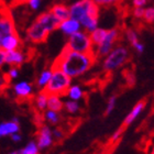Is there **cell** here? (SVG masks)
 Masks as SVG:
<instances>
[{"label":"cell","mask_w":154,"mask_h":154,"mask_svg":"<svg viewBox=\"0 0 154 154\" xmlns=\"http://www.w3.org/2000/svg\"><path fill=\"white\" fill-rule=\"evenodd\" d=\"M96 56L94 53H80L65 48L61 51L56 60L53 62L52 68H57L73 78L83 76L93 67Z\"/></svg>","instance_id":"1"},{"label":"cell","mask_w":154,"mask_h":154,"mask_svg":"<svg viewBox=\"0 0 154 154\" xmlns=\"http://www.w3.org/2000/svg\"><path fill=\"white\" fill-rule=\"evenodd\" d=\"M69 8V18L77 20L86 32L90 33L98 28L100 7L94 0H77Z\"/></svg>","instance_id":"2"},{"label":"cell","mask_w":154,"mask_h":154,"mask_svg":"<svg viewBox=\"0 0 154 154\" xmlns=\"http://www.w3.org/2000/svg\"><path fill=\"white\" fill-rule=\"evenodd\" d=\"M52 68V67H51ZM72 85V78L57 68H52V76L44 90L48 95L63 96Z\"/></svg>","instance_id":"3"},{"label":"cell","mask_w":154,"mask_h":154,"mask_svg":"<svg viewBox=\"0 0 154 154\" xmlns=\"http://www.w3.org/2000/svg\"><path fill=\"white\" fill-rule=\"evenodd\" d=\"M129 50L123 45H117L105 56L103 62V68L106 72L117 71L125 64L129 60Z\"/></svg>","instance_id":"4"},{"label":"cell","mask_w":154,"mask_h":154,"mask_svg":"<svg viewBox=\"0 0 154 154\" xmlns=\"http://www.w3.org/2000/svg\"><path fill=\"white\" fill-rule=\"evenodd\" d=\"M65 48L80 53H94V44L90 40L89 33L84 30H80L68 36Z\"/></svg>","instance_id":"5"},{"label":"cell","mask_w":154,"mask_h":154,"mask_svg":"<svg viewBox=\"0 0 154 154\" xmlns=\"http://www.w3.org/2000/svg\"><path fill=\"white\" fill-rule=\"evenodd\" d=\"M16 33L18 32H17L14 20L11 14L10 8L3 3L0 6V48H1V42L3 38Z\"/></svg>","instance_id":"6"},{"label":"cell","mask_w":154,"mask_h":154,"mask_svg":"<svg viewBox=\"0 0 154 154\" xmlns=\"http://www.w3.org/2000/svg\"><path fill=\"white\" fill-rule=\"evenodd\" d=\"M119 36H120V31L118 29L113 28V29L108 30L105 40L99 45L94 48V54H95L96 58L105 57L116 46V43L119 40Z\"/></svg>","instance_id":"7"},{"label":"cell","mask_w":154,"mask_h":154,"mask_svg":"<svg viewBox=\"0 0 154 154\" xmlns=\"http://www.w3.org/2000/svg\"><path fill=\"white\" fill-rule=\"evenodd\" d=\"M48 34H50V32L38 22V20H35L26 30V38L34 44L45 42L48 40Z\"/></svg>","instance_id":"8"},{"label":"cell","mask_w":154,"mask_h":154,"mask_svg":"<svg viewBox=\"0 0 154 154\" xmlns=\"http://www.w3.org/2000/svg\"><path fill=\"white\" fill-rule=\"evenodd\" d=\"M53 135H52L51 128L46 125H42L38 127V137H36V144H38L40 150H45L50 148L53 144Z\"/></svg>","instance_id":"9"},{"label":"cell","mask_w":154,"mask_h":154,"mask_svg":"<svg viewBox=\"0 0 154 154\" xmlns=\"http://www.w3.org/2000/svg\"><path fill=\"white\" fill-rule=\"evenodd\" d=\"M35 20H38V22L41 23L50 33L55 31V30H58V26H60V23H61V21L50 10L41 13Z\"/></svg>","instance_id":"10"},{"label":"cell","mask_w":154,"mask_h":154,"mask_svg":"<svg viewBox=\"0 0 154 154\" xmlns=\"http://www.w3.org/2000/svg\"><path fill=\"white\" fill-rule=\"evenodd\" d=\"M13 91L17 96V99L22 101L32 98L33 96V87L28 82H20L13 86Z\"/></svg>","instance_id":"11"},{"label":"cell","mask_w":154,"mask_h":154,"mask_svg":"<svg viewBox=\"0 0 154 154\" xmlns=\"http://www.w3.org/2000/svg\"><path fill=\"white\" fill-rule=\"evenodd\" d=\"M58 30L61 31L63 34L65 35H72L74 33L78 32L82 30V26L80 23L77 21V20L73 19V18H68V19L64 20L60 23V26H58Z\"/></svg>","instance_id":"12"},{"label":"cell","mask_w":154,"mask_h":154,"mask_svg":"<svg viewBox=\"0 0 154 154\" xmlns=\"http://www.w3.org/2000/svg\"><path fill=\"white\" fill-rule=\"evenodd\" d=\"M21 45H22V41H21L18 33L6 36L1 42V48L5 52H11L19 50L21 48Z\"/></svg>","instance_id":"13"},{"label":"cell","mask_w":154,"mask_h":154,"mask_svg":"<svg viewBox=\"0 0 154 154\" xmlns=\"http://www.w3.org/2000/svg\"><path fill=\"white\" fill-rule=\"evenodd\" d=\"M26 57L24 56V54H23L20 50L7 52L6 63L8 65H10L11 67H18L19 68L20 66L26 62Z\"/></svg>","instance_id":"14"},{"label":"cell","mask_w":154,"mask_h":154,"mask_svg":"<svg viewBox=\"0 0 154 154\" xmlns=\"http://www.w3.org/2000/svg\"><path fill=\"white\" fill-rule=\"evenodd\" d=\"M125 38L128 40V42L132 45V48H134L135 51L142 54L144 52V44L140 42L139 40V35L138 32L133 29H128L125 31Z\"/></svg>","instance_id":"15"},{"label":"cell","mask_w":154,"mask_h":154,"mask_svg":"<svg viewBox=\"0 0 154 154\" xmlns=\"http://www.w3.org/2000/svg\"><path fill=\"white\" fill-rule=\"evenodd\" d=\"M19 130V120H18V118H13L11 121L3 122L0 125V137H6V135L13 134V133H18Z\"/></svg>","instance_id":"16"},{"label":"cell","mask_w":154,"mask_h":154,"mask_svg":"<svg viewBox=\"0 0 154 154\" xmlns=\"http://www.w3.org/2000/svg\"><path fill=\"white\" fill-rule=\"evenodd\" d=\"M144 108H145L144 101H139V103H137L133 108H132L131 111L127 115V117L125 118V121H123V125H122V128H125V127H128V125H132V123L135 121V119L138 118L139 116L142 113V111L144 110Z\"/></svg>","instance_id":"17"},{"label":"cell","mask_w":154,"mask_h":154,"mask_svg":"<svg viewBox=\"0 0 154 154\" xmlns=\"http://www.w3.org/2000/svg\"><path fill=\"white\" fill-rule=\"evenodd\" d=\"M50 11H51L61 22L69 18V8H68L66 5H63V3H56V5H54V6L50 9Z\"/></svg>","instance_id":"18"},{"label":"cell","mask_w":154,"mask_h":154,"mask_svg":"<svg viewBox=\"0 0 154 154\" xmlns=\"http://www.w3.org/2000/svg\"><path fill=\"white\" fill-rule=\"evenodd\" d=\"M48 109L56 111V112H61L62 110L64 109V101L62 99V96H58V95H48Z\"/></svg>","instance_id":"19"},{"label":"cell","mask_w":154,"mask_h":154,"mask_svg":"<svg viewBox=\"0 0 154 154\" xmlns=\"http://www.w3.org/2000/svg\"><path fill=\"white\" fill-rule=\"evenodd\" d=\"M48 95L45 93L44 90H41L40 93L38 94L34 98V107H35V109L40 112H44L45 110L48 109Z\"/></svg>","instance_id":"20"},{"label":"cell","mask_w":154,"mask_h":154,"mask_svg":"<svg viewBox=\"0 0 154 154\" xmlns=\"http://www.w3.org/2000/svg\"><path fill=\"white\" fill-rule=\"evenodd\" d=\"M65 95L68 97V99L69 100L79 101V100L84 97V90L79 85H77V84H74V85H73V84H72Z\"/></svg>","instance_id":"21"},{"label":"cell","mask_w":154,"mask_h":154,"mask_svg":"<svg viewBox=\"0 0 154 154\" xmlns=\"http://www.w3.org/2000/svg\"><path fill=\"white\" fill-rule=\"evenodd\" d=\"M107 32H108V30L107 29H103V28H97L93 31V32L89 33V36H90V40L93 42L94 44V48L97 46V45H99L101 42L105 40L107 35Z\"/></svg>","instance_id":"22"},{"label":"cell","mask_w":154,"mask_h":154,"mask_svg":"<svg viewBox=\"0 0 154 154\" xmlns=\"http://www.w3.org/2000/svg\"><path fill=\"white\" fill-rule=\"evenodd\" d=\"M52 76V68H48V69H44L41 74L38 75V79H36V87L38 89L43 90L45 88V86L48 85V83L50 82Z\"/></svg>","instance_id":"23"},{"label":"cell","mask_w":154,"mask_h":154,"mask_svg":"<svg viewBox=\"0 0 154 154\" xmlns=\"http://www.w3.org/2000/svg\"><path fill=\"white\" fill-rule=\"evenodd\" d=\"M44 120L45 121H48V123H51V125H57L60 120H61V117H60V113L56 112V111H53V110H48L46 109L44 111Z\"/></svg>","instance_id":"24"},{"label":"cell","mask_w":154,"mask_h":154,"mask_svg":"<svg viewBox=\"0 0 154 154\" xmlns=\"http://www.w3.org/2000/svg\"><path fill=\"white\" fill-rule=\"evenodd\" d=\"M64 109L66 110V112L68 113H77L80 110V106L78 101H74V100H66L64 101Z\"/></svg>","instance_id":"25"},{"label":"cell","mask_w":154,"mask_h":154,"mask_svg":"<svg viewBox=\"0 0 154 154\" xmlns=\"http://www.w3.org/2000/svg\"><path fill=\"white\" fill-rule=\"evenodd\" d=\"M40 153V149H38L36 141H30L28 144L20 150V154H38Z\"/></svg>","instance_id":"26"},{"label":"cell","mask_w":154,"mask_h":154,"mask_svg":"<svg viewBox=\"0 0 154 154\" xmlns=\"http://www.w3.org/2000/svg\"><path fill=\"white\" fill-rule=\"evenodd\" d=\"M10 82H11V78L8 76V74L0 71V94H3L6 89H8Z\"/></svg>","instance_id":"27"},{"label":"cell","mask_w":154,"mask_h":154,"mask_svg":"<svg viewBox=\"0 0 154 154\" xmlns=\"http://www.w3.org/2000/svg\"><path fill=\"white\" fill-rule=\"evenodd\" d=\"M142 20H143L144 22L149 23V24L154 23V6L144 8V13H143Z\"/></svg>","instance_id":"28"},{"label":"cell","mask_w":154,"mask_h":154,"mask_svg":"<svg viewBox=\"0 0 154 154\" xmlns=\"http://www.w3.org/2000/svg\"><path fill=\"white\" fill-rule=\"evenodd\" d=\"M116 103H117V96H111L109 97V99L107 101V105H106V110H105V115L108 116L110 113L112 112L113 109L116 108Z\"/></svg>","instance_id":"29"},{"label":"cell","mask_w":154,"mask_h":154,"mask_svg":"<svg viewBox=\"0 0 154 154\" xmlns=\"http://www.w3.org/2000/svg\"><path fill=\"white\" fill-rule=\"evenodd\" d=\"M95 2L99 7H107V6H113L119 3L121 0H94Z\"/></svg>","instance_id":"30"},{"label":"cell","mask_w":154,"mask_h":154,"mask_svg":"<svg viewBox=\"0 0 154 154\" xmlns=\"http://www.w3.org/2000/svg\"><path fill=\"white\" fill-rule=\"evenodd\" d=\"M143 13H144V8H133L132 10V16L134 17L135 19H142Z\"/></svg>","instance_id":"31"},{"label":"cell","mask_w":154,"mask_h":154,"mask_svg":"<svg viewBox=\"0 0 154 154\" xmlns=\"http://www.w3.org/2000/svg\"><path fill=\"white\" fill-rule=\"evenodd\" d=\"M52 135H53V139H55V140H61V139H63V137H64L63 131L57 128L52 130Z\"/></svg>","instance_id":"32"},{"label":"cell","mask_w":154,"mask_h":154,"mask_svg":"<svg viewBox=\"0 0 154 154\" xmlns=\"http://www.w3.org/2000/svg\"><path fill=\"white\" fill-rule=\"evenodd\" d=\"M8 76L11 78V79H14V78H17L18 77V75H19V68L18 67H10V69L8 71Z\"/></svg>","instance_id":"33"},{"label":"cell","mask_w":154,"mask_h":154,"mask_svg":"<svg viewBox=\"0 0 154 154\" xmlns=\"http://www.w3.org/2000/svg\"><path fill=\"white\" fill-rule=\"evenodd\" d=\"M132 5L134 8H144L148 5V0H132Z\"/></svg>","instance_id":"34"},{"label":"cell","mask_w":154,"mask_h":154,"mask_svg":"<svg viewBox=\"0 0 154 154\" xmlns=\"http://www.w3.org/2000/svg\"><path fill=\"white\" fill-rule=\"evenodd\" d=\"M122 132H123V128H122V127L120 129H118V130H116V131L113 132L112 137H111V141L116 142V141H118L119 139H121Z\"/></svg>","instance_id":"35"},{"label":"cell","mask_w":154,"mask_h":154,"mask_svg":"<svg viewBox=\"0 0 154 154\" xmlns=\"http://www.w3.org/2000/svg\"><path fill=\"white\" fill-rule=\"evenodd\" d=\"M30 0H11L10 1V8H14V7H19L22 5L29 2Z\"/></svg>","instance_id":"36"},{"label":"cell","mask_w":154,"mask_h":154,"mask_svg":"<svg viewBox=\"0 0 154 154\" xmlns=\"http://www.w3.org/2000/svg\"><path fill=\"white\" fill-rule=\"evenodd\" d=\"M41 2L42 0H30L28 3H29L30 8L32 10H38L40 8V6H41Z\"/></svg>","instance_id":"37"},{"label":"cell","mask_w":154,"mask_h":154,"mask_svg":"<svg viewBox=\"0 0 154 154\" xmlns=\"http://www.w3.org/2000/svg\"><path fill=\"white\" fill-rule=\"evenodd\" d=\"M6 55L7 52H5L2 48H0V67L6 63Z\"/></svg>","instance_id":"38"},{"label":"cell","mask_w":154,"mask_h":154,"mask_svg":"<svg viewBox=\"0 0 154 154\" xmlns=\"http://www.w3.org/2000/svg\"><path fill=\"white\" fill-rule=\"evenodd\" d=\"M11 139H12L13 142H20L21 140H22V137H21V134L18 132V133H13V134H11Z\"/></svg>","instance_id":"39"},{"label":"cell","mask_w":154,"mask_h":154,"mask_svg":"<svg viewBox=\"0 0 154 154\" xmlns=\"http://www.w3.org/2000/svg\"><path fill=\"white\" fill-rule=\"evenodd\" d=\"M9 154H20V150H18V151H12V152H10Z\"/></svg>","instance_id":"40"},{"label":"cell","mask_w":154,"mask_h":154,"mask_svg":"<svg viewBox=\"0 0 154 154\" xmlns=\"http://www.w3.org/2000/svg\"><path fill=\"white\" fill-rule=\"evenodd\" d=\"M151 154H154V148H153V150H152V153Z\"/></svg>","instance_id":"41"},{"label":"cell","mask_w":154,"mask_h":154,"mask_svg":"<svg viewBox=\"0 0 154 154\" xmlns=\"http://www.w3.org/2000/svg\"><path fill=\"white\" fill-rule=\"evenodd\" d=\"M148 1H150V0H148Z\"/></svg>","instance_id":"42"}]
</instances>
